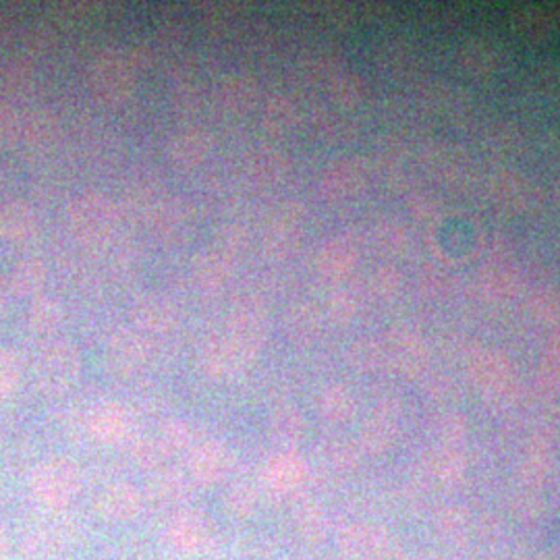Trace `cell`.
<instances>
[{
  "label": "cell",
  "mask_w": 560,
  "mask_h": 560,
  "mask_svg": "<svg viewBox=\"0 0 560 560\" xmlns=\"http://www.w3.org/2000/svg\"><path fill=\"white\" fill-rule=\"evenodd\" d=\"M212 136L203 129H187L180 131L173 140L168 141L166 152L168 159L183 168H194L208 159L212 152Z\"/></svg>",
  "instance_id": "cell-9"
},
{
  "label": "cell",
  "mask_w": 560,
  "mask_h": 560,
  "mask_svg": "<svg viewBox=\"0 0 560 560\" xmlns=\"http://www.w3.org/2000/svg\"><path fill=\"white\" fill-rule=\"evenodd\" d=\"M143 511V494L129 481L106 486L98 497V513L104 520L131 521Z\"/></svg>",
  "instance_id": "cell-8"
},
{
  "label": "cell",
  "mask_w": 560,
  "mask_h": 560,
  "mask_svg": "<svg viewBox=\"0 0 560 560\" xmlns=\"http://www.w3.org/2000/svg\"><path fill=\"white\" fill-rule=\"evenodd\" d=\"M85 430L94 441L102 444H119L131 436L133 418L120 402L102 400L88 409Z\"/></svg>",
  "instance_id": "cell-5"
},
{
  "label": "cell",
  "mask_w": 560,
  "mask_h": 560,
  "mask_svg": "<svg viewBox=\"0 0 560 560\" xmlns=\"http://www.w3.org/2000/svg\"><path fill=\"white\" fill-rule=\"evenodd\" d=\"M303 474H305V467H303L300 457H295L291 453H279V455H275V457H270L264 463L261 481L272 492L284 494V492H291L300 486Z\"/></svg>",
  "instance_id": "cell-10"
},
{
  "label": "cell",
  "mask_w": 560,
  "mask_h": 560,
  "mask_svg": "<svg viewBox=\"0 0 560 560\" xmlns=\"http://www.w3.org/2000/svg\"><path fill=\"white\" fill-rule=\"evenodd\" d=\"M145 358H148V347H145L143 339H140L136 332L122 330V332H117L113 340H110L108 360H110V365L117 372L131 374V372L140 370Z\"/></svg>",
  "instance_id": "cell-13"
},
{
  "label": "cell",
  "mask_w": 560,
  "mask_h": 560,
  "mask_svg": "<svg viewBox=\"0 0 560 560\" xmlns=\"http://www.w3.org/2000/svg\"><path fill=\"white\" fill-rule=\"evenodd\" d=\"M224 509L229 515H233L235 520H245L252 517L256 513L258 506V490L254 483L241 480L235 481L226 494H224Z\"/></svg>",
  "instance_id": "cell-17"
},
{
  "label": "cell",
  "mask_w": 560,
  "mask_h": 560,
  "mask_svg": "<svg viewBox=\"0 0 560 560\" xmlns=\"http://www.w3.org/2000/svg\"><path fill=\"white\" fill-rule=\"evenodd\" d=\"M115 206L102 194H85L69 208L71 229L80 240L106 237L115 226Z\"/></svg>",
  "instance_id": "cell-3"
},
{
  "label": "cell",
  "mask_w": 560,
  "mask_h": 560,
  "mask_svg": "<svg viewBox=\"0 0 560 560\" xmlns=\"http://www.w3.org/2000/svg\"><path fill=\"white\" fill-rule=\"evenodd\" d=\"M162 444L166 448V453H191L198 444V432L189 421H171L164 425L161 434Z\"/></svg>",
  "instance_id": "cell-18"
},
{
  "label": "cell",
  "mask_w": 560,
  "mask_h": 560,
  "mask_svg": "<svg viewBox=\"0 0 560 560\" xmlns=\"http://www.w3.org/2000/svg\"><path fill=\"white\" fill-rule=\"evenodd\" d=\"M200 363L203 374L214 381H229L233 376H240L241 372L247 368L224 339L208 342L206 349L201 351Z\"/></svg>",
  "instance_id": "cell-11"
},
{
  "label": "cell",
  "mask_w": 560,
  "mask_h": 560,
  "mask_svg": "<svg viewBox=\"0 0 560 560\" xmlns=\"http://www.w3.org/2000/svg\"><path fill=\"white\" fill-rule=\"evenodd\" d=\"M38 229V219L32 206L25 201H7L0 206V237L20 243L34 237Z\"/></svg>",
  "instance_id": "cell-12"
},
{
  "label": "cell",
  "mask_w": 560,
  "mask_h": 560,
  "mask_svg": "<svg viewBox=\"0 0 560 560\" xmlns=\"http://www.w3.org/2000/svg\"><path fill=\"white\" fill-rule=\"evenodd\" d=\"M133 314H136V320L141 328H145L150 332H164L173 326V320H175V312H173L171 303L162 298H148V300L141 301Z\"/></svg>",
  "instance_id": "cell-15"
},
{
  "label": "cell",
  "mask_w": 560,
  "mask_h": 560,
  "mask_svg": "<svg viewBox=\"0 0 560 560\" xmlns=\"http://www.w3.org/2000/svg\"><path fill=\"white\" fill-rule=\"evenodd\" d=\"M44 280H46V264L38 258H27L15 266L9 287L15 295H34L40 291Z\"/></svg>",
  "instance_id": "cell-16"
},
{
  "label": "cell",
  "mask_w": 560,
  "mask_h": 560,
  "mask_svg": "<svg viewBox=\"0 0 560 560\" xmlns=\"http://www.w3.org/2000/svg\"><path fill=\"white\" fill-rule=\"evenodd\" d=\"M164 536L175 550L196 555L206 550L212 540V523L200 511L183 509L168 520Z\"/></svg>",
  "instance_id": "cell-7"
},
{
  "label": "cell",
  "mask_w": 560,
  "mask_h": 560,
  "mask_svg": "<svg viewBox=\"0 0 560 560\" xmlns=\"http://www.w3.org/2000/svg\"><path fill=\"white\" fill-rule=\"evenodd\" d=\"M27 320H30L32 330H36L40 335L52 332L62 320V307H60L59 301L40 295L32 301Z\"/></svg>",
  "instance_id": "cell-19"
},
{
  "label": "cell",
  "mask_w": 560,
  "mask_h": 560,
  "mask_svg": "<svg viewBox=\"0 0 560 560\" xmlns=\"http://www.w3.org/2000/svg\"><path fill=\"white\" fill-rule=\"evenodd\" d=\"M224 90H233L235 94H229V96H222V102L231 108V110H245L249 108L254 101H256V90H258V83L247 78V75H241V78H231L226 81Z\"/></svg>",
  "instance_id": "cell-21"
},
{
  "label": "cell",
  "mask_w": 560,
  "mask_h": 560,
  "mask_svg": "<svg viewBox=\"0 0 560 560\" xmlns=\"http://www.w3.org/2000/svg\"><path fill=\"white\" fill-rule=\"evenodd\" d=\"M7 555H9V538H7V532L0 523V560H7Z\"/></svg>",
  "instance_id": "cell-24"
},
{
  "label": "cell",
  "mask_w": 560,
  "mask_h": 560,
  "mask_svg": "<svg viewBox=\"0 0 560 560\" xmlns=\"http://www.w3.org/2000/svg\"><path fill=\"white\" fill-rule=\"evenodd\" d=\"M159 488H161V494L177 501L180 497H185L187 480L180 476L179 471H166L162 474V478H159Z\"/></svg>",
  "instance_id": "cell-22"
},
{
  "label": "cell",
  "mask_w": 560,
  "mask_h": 560,
  "mask_svg": "<svg viewBox=\"0 0 560 560\" xmlns=\"http://www.w3.org/2000/svg\"><path fill=\"white\" fill-rule=\"evenodd\" d=\"M23 363L21 358L7 347H0V399H7L21 381Z\"/></svg>",
  "instance_id": "cell-20"
},
{
  "label": "cell",
  "mask_w": 560,
  "mask_h": 560,
  "mask_svg": "<svg viewBox=\"0 0 560 560\" xmlns=\"http://www.w3.org/2000/svg\"><path fill=\"white\" fill-rule=\"evenodd\" d=\"M9 291H11L9 282L0 277V314L7 307V303H9Z\"/></svg>",
  "instance_id": "cell-23"
},
{
  "label": "cell",
  "mask_w": 560,
  "mask_h": 560,
  "mask_svg": "<svg viewBox=\"0 0 560 560\" xmlns=\"http://www.w3.org/2000/svg\"><path fill=\"white\" fill-rule=\"evenodd\" d=\"M233 469V453L221 441H201L187 455L189 480L200 486H217L229 478Z\"/></svg>",
  "instance_id": "cell-6"
},
{
  "label": "cell",
  "mask_w": 560,
  "mask_h": 560,
  "mask_svg": "<svg viewBox=\"0 0 560 560\" xmlns=\"http://www.w3.org/2000/svg\"><path fill=\"white\" fill-rule=\"evenodd\" d=\"M32 497L46 509H65L80 497V467L65 457L42 460L30 476Z\"/></svg>",
  "instance_id": "cell-1"
},
{
  "label": "cell",
  "mask_w": 560,
  "mask_h": 560,
  "mask_svg": "<svg viewBox=\"0 0 560 560\" xmlns=\"http://www.w3.org/2000/svg\"><path fill=\"white\" fill-rule=\"evenodd\" d=\"M136 83V67L119 50H106L94 65V88L104 101H125Z\"/></svg>",
  "instance_id": "cell-4"
},
{
  "label": "cell",
  "mask_w": 560,
  "mask_h": 560,
  "mask_svg": "<svg viewBox=\"0 0 560 560\" xmlns=\"http://www.w3.org/2000/svg\"><path fill=\"white\" fill-rule=\"evenodd\" d=\"M81 358L78 347L67 339L48 342L36 360V382L44 393L60 395L80 381Z\"/></svg>",
  "instance_id": "cell-2"
},
{
  "label": "cell",
  "mask_w": 560,
  "mask_h": 560,
  "mask_svg": "<svg viewBox=\"0 0 560 560\" xmlns=\"http://www.w3.org/2000/svg\"><path fill=\"white\" fill-rule=\"evenodd\" d=\"M229 272H231V256L226 252L222 249L206 252L196 264V282L201 291L214 293L226 282Z\"/></svg>",
  "instance_id": "cell-14"
}]
</instances>
